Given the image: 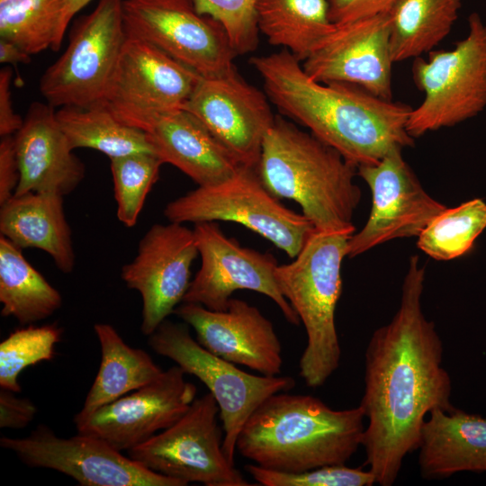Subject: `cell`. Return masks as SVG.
I'll return each instance as SVG.
<instances>
[{"label":"cell","mask_w":486,"mask_h":486,"mask_svg":"<svg viewBox=\"0 0 486 486\" xmlns=\"http://www.w3.org/2000/svg\"><path fill=\"white\" fill-rule=\"evenodd\" d=\"M425 275L418 256H410L398 310L373 332L364 353L362 446L381 486L392 485L405 457L418 450L428 415L454 407L443 343L422 310Z\"/></svg>","instance_id":"obj_1"},{"label":"cell","mask_w":486,"mask_h":486,"mask_svg":"<svg viewBox=\"0 0 486 486\" xmlns=\"http://www.w3.org/2000/svg\"><path fill=\"white\" fill-rule=\"evenodd\" d=\"M250 64L282 115L309 130L356 167L414 146L407 130L412 107L351 84L312 79L287 50L254 56Z\"/></svg>","instance_id":"obj_2"},{"label":"cell","mask_w":486,"mask_h":486,"mask_svg":"<svg viewBox=\"0 0 486 486\" xmlns=\"http://www.w3.org/2000/svg\"><path fill=\"white\" fill-rule=\"evenodd\" d=\"M364 414L334 410L311 395L275 393L239 432L238 453L274 471L300 472L346 463L362 446Z\"/></svg>","instance_id":"obj_3"},{"label":"cell","mask_w":486,"mask_h":486,"mask_svg":"<svg viewBox=\"0 0 486 486\" xmlns=\"http://www.w3.org/2000/svg\"><path fill=\"white\" fill-rule=\"evenodd\" d=\"M256 171L278 199L297 202L320 231H356L362 193L357 167L338 150L282 116L265 135Z\"/></svg>","instance_id":"obj_4"},{"label":"cell","mask_w":486,"mask_h":486,"mask_svg":"<svg viewBox=\"0 0 486 486\" xmlns=\"http://www.w3.org/2000/svg\"><path fill=\"white\" fill-rule=\"evenodd\" d=\"M354 233L314 230L293 260L275 270L279 289L306 331L299 374L310 388L323 385L339 366L335 311L342 290L341 265Z\"/></svg>","instance_id":"obj_5"},{"label":"cell","mask_w":486,"mask_h":486,"mask_svg":"<svg viewBox=\"0 0 486 486\" xmlns=\"http://www.w3.org/2000/svg\"><path fill=\"white\" fill-rule=\"evenodd\" d=\"M412 78L423 93L407 122L412 138L454 127L486 108V24L478 13L468 17V33L450 50H432L413 59Z\"/></svg>","instance_id":"obj_6"},{"label":"cell","mask_w":486,"mask_h":486,"mask_svg":"<svg viewBox=\"0 0 486 486\" xmlns=\"http://www.w3.org/2000/svg\"><path fill=\"white\" fill-rule=\"evenodd\" d=\"M170 222H237L294 258L315 230L303 215L286 208L264 185L256 168L240 166L228 178L198 186L166 204Z\"/></svg>","instance_id":"obj_7"},{"label":"cell","mask_w":486,"mask_h":486,"mask_svg":"<svg viewBox=\"0 0 486 486\" xmlns=\"http://www.w3.org/2000/svg\"><path fill=\"white\" fill-rule=\"evenodd\" d=\"M123 0H99L74 23L69 43L42 74L39 89L55 107L104 105L127 40Z\"/></svg>","instance_id":"obj_8"},{"label":"cell","mask_w":486,"mask_h":486,"mask_svg":"<svg viewBox=\"0 0 486 486\" xmlns=\"http://www.w3.org/2000/svg\"><path fill=\"white\" fill-rule=\"evenodd\" d=\"M148 343L155 353L171 359L209 389L220 410L223 452L232 464L238 436L253 412L270 396L295 386L291 376L251 374L215 356L192 338L184 322L165 320L148 336Z\"/></svg>","instance_id":"obj_9"},{"label":"cell","mask_w":486,"mask_h":486,"mask_svg":"<svg viewBox=\"0 0 486 486\" xmlns=\"http://www.w3.org/2000/svg\"><path fill=\"white\" fill-rule=\"evenodd\" d=\"M219 412L214 397L207 392L172 426L127 451L128 456L184 486H250L223 452Z\"/></svg>","instance_id":"obj_10"},{"label":"cell","mask_w":486,"mask_h":486,"mask_svg":"<svg viewBox=\"0 0 486 486\" xmlns=\"http://www.w3.org/2000/svg\"><path fill=\"white\" fill-rule=\"evenodd\" d=\"M128 38L158 48L203 77L224 74L238 56L222 25L194 0H123Z\"/></svg>","instance_id":"obj_11"},{"label":"cell","mask_w":486,"mask_h":486,"mask_svg":"<svg viewBox=\"0 0 486 486\" xmlns=\"http://www.w3.org/2000/svg\"><path fill=\"white\" fill-rule=\"evenodd\" d=\"M202 77L152 44L127 37L104 105L143 130L153 117L183 109Z\"/></svg>","instance_id":"obj_12"},{"label":"cell","mask_w":486,"mask_h":486,"mask_svg":"<svg viewBox=\"0 0 486 486\" xmlns=\"http://www.w3.org/2000/svg\"><path fill=\"white\" fill-rule=\"evenodd\" d=\"M194 232L202 263L183 302L225 310L234 292L250 290L270 298L290 324H300L299 316L279 289L278 263L272 254L240 246L217 222L196 223Z\"/></svg>","instance_id":"obj_13"},{"label":"cell","mask_w":486,"mask_h":486,"mask_svg":"<svg viewBox=\"0 0 486 486\" xmlns=\"http://www.w3.org/2000/svg\"><path fill=\"white\" fill-rule=\"evenodd\" d=\"M0 446L26 465L64 473L82 486H184L147 469L105 441L77 433L59 437L40 425L28 436H2Z\"/></svg>","instance_id":"obj_14"},{"label":"cell","mask_w":486,"mask_h":486,"mask_svg":"<svg viewBox=\"0 0 486 486\" xmlns=\"http://www.w3.org/2000/svg\"><path fill=\"white\" fill-rule=\"evenodd\" d=\"M372 195L364 226L348 240L346 256L353 258L397 238L418 237L447 206L423 188L402 151H394L375 164L357 167Z\"/></svg>","instance_id":"obj_15"},{"label":"cell","mask_w":486,"mask_h":486,"mask_svg":"<svg viewBox=\"0 0 486 486\" xmlns=\"http://www.w3.org/2000/svg\"><path fill=\"white\" fill-rule=\"evenodd\" d=\"M199 255L194 230L182 223L154 224L139 242L121 277L142 300L140 330L151 335L183 302L191 266Z\"/></svg>","instance_id":"obj_16"},{"label":"cell","mask_w":486,"mask_h":486,"mask_svg":"<svg viewBox=\"0 0 486 486\" xmlns=\"http://www.w3.org/2000/svg\"><path fill=\"white\" fill-rule=\"evenodd\" d=\"M175 365L152 382L89 415L75 416L77 433L100 438L122 452L176 423L196 399V386Z\"/></svg>","instance_id":"obj_17"},{"label":"cell","mask_w":486,"mask_h":486,"mask_svg":"<svg viewBox=\"0 0 486 486\" xmlns=\"http://www.w3.org/2000/svg\"><path fill=\"white\" fill-rule=\"evenodd\" d=\"M265 92L233 68L202 77L183 109L194 115L242 166L256 168L266 133L274 122Z\"/></svg>","instance_id":"obj_18"},{"label":"cell","mask_w":486,"mask_h":486,"mask_svg":"<svg viewBox=\"0 0 486 486\" xmlns=\"http://www.w3.org/2000/svg\"><path fill=\"white\" fill-rule=\"evenodd\" d=\"M393 63L388 13L336 24L302 65L316 81L351 84L392 100Z\"/></svg>","instance_id":"obj_19"},{"label":"cell","mask_w":486,"mask_h":486,"mask_svg":"<svg viewBox=\"0 0 486 486\" xmlns=\"http://www.w3.org/2000/svg\"><path fill=\"white\" fill-rule=\"evenodd\" d=\"M174 313L194 328L197 342L215 356L263 375L282 373L281 342L273 323L256 307L231 298L225 310L183 302Z\"/></svg>","instance_id":"obj_20"},{"label":"cell","mask_w":486,"mask_h":486,"mask_svg":"<svg viewBox=\"0 0 486 486\" xmlns=\"http://www.w3.org/2000/svg\"><path fill=\"white\" fill-rule=\"evenodd\" d=\"M14 137L20 170L14 194L37 192L65 196L84 180L85 165L73 153L50 104L32 103Z\"/></svg>","instance_id":"obj_21"},{"label":"cell","mask_w":486,"mask_h":486,"mask_svg":"<svg viewBox=\"0 0 486 486\" xmlns=\"http://www.w3.org/2000/svg\"><path fill=\"white\" fill-rule=\"evenodd\" d=\"M154 153L198 186L220 182L242 166L191 112L176 109L153 117L143 128Z\"/></svg>","instance_id":"obj_22"},{"label":"cell","mask_w":486,"mask_h":486,"mask_svg":"<svg viewBox=\"0 0 486 486\" xmlns=\"http://www.w3.org/2000/svg\"><path fill=\"white\" fill-rule=\"evenodd\" d=\"M418 450L425 479L486 472V417L455 407L435 409L424 421Z\"/></svg>","instance_id":"obj_23"},{"label":"cell","mask_w":486,"mask_h":486,"mask_svg":"<svg viewBox=\"0 0 486 486\" xmlns=\"http://www.w3.org/2000/svg\"><path fill=\"white\" fill-rule=\"evenodd\" d=\"M63 197L37 192L14 194L0 205V233L22 249L46 252L59 271L69 274L76 256Z\"/></svg>","instance_id":"obj_24"},{"label":"cell","mask_w":486,"mask_h":486,"mask_svg":"<svg viewBox=\"0 0 486 486\" xmlns=\"http://www.w3.org/2000/svg\"><path fill=\"white\" fill-rule=\"evenodd\" d=\"M101 346V364L76 416L84 417L158 379L164 370L145 350L127 345L108 323L94 326Z\"/></svg>","instance_id":"obj_25"},{"label":"cell","mask_w":486,"mask_h":486,"mask_svg":"<svg viewBox=\"0 0 486 486\" xmlns=\"http://www.w3.org/2000/svg\"><path fill=\"white\" fill-rule=\"evenodd\" d=\"M259 32L303 62L333 32L328 0H257Z\"/></svg>","instance_id":"obj_26"},{"label":"cell","mask_w":486,"mask_h":486,"mask_svg":"<svg viewBox=\"0 0 486 486\" xmlns=\"http://www.w3.org/2000/svg\"><path fill=\"white\" fill-rule=\"evenodd\" d=\"M1 315L26 325L45 320L62 305L60 292L24 257L22 248L0 237Z\"/></svg>","instance_id":"obj_27"},{"label":"cell","mask_w":486,"mask_h":486,"mask_svg":"<svg viewBox=\"0 0 486 486\" xmlns=\"http://www.w3.org/2000/svg\"><path fill=\"white\" fill-rule=\"evenodd\" d=\"M462 0H399L389 12L394 63L422 57L451 32Z\"/></svg>","instance_id":"obj_28"},{"label":"cell","mask_w":486,"mask_h":486,"mask_svg":"<svg viewBox=\"0 0 486 486\" xmlns=\"http://www.w3.org/2000/svg\"><path fill=\"white\" fill-rule=\"evenodd\" d=\"M56 116L73 150L92 148L109 158L154 153L144 130L122 122L104 104L90 108L64 106L56 112Z\"/></svg>","instance_id":"obj_29"},{"label":"cell","mask_w":486,"mask_h":486,"mask_svg":"<svg viewBox=\"0 0 486 486\" xmlns=\"http://www.w3.org/2000/svg\"><path fill=\"white\" fill-rule=\"evenodd\" d=\"M66 0H0V38L30 55L59 50Z\"/></svg>","instance_id":"obj_30"},{"label":"cell","mask_w":486,"mask_h":486,"mask_svg":"<svg viewBox=\"0 0 486 486\" xmlns=\"http://www.w3.org/2000/svg\"><path fill=\"white\" fill-rule=\"evenodd\" d=\"M486 229V202L473 198L436 216L418 237V248L433 259L448 261L473 248Z\"/></svg>","instance_id":"obj_31"},{"label":"cell","mask_w":486,"mask_h":486,"mask_svg":"<svg viewBox=\"0 0 486 486\" xmlns=\"http://www.w3.org/2000/svg\"><path fill=\"white\" fill-rule=\"evenodd\" d=\"M163 164L154 153H134L110 158L116 215L125 227L136 225Z\"/></svg>","instance_id":"obj_32"},{"label":"cell","mask_w":486,"mask_h":486,"mask_svg":"<svg viewBox=\"0 0 486 486\" xmlns=\"http://www.w3.org/2000/svg\"><path fill=\"white\" fill-rule=\"evenodd\" d=\"M62 332L56 324L29 325L11 332L0 343V387L21 392L18 378L22 371L51 360Z\"/></svg>","instance_id":"obj_33"},{"label":"cell","mask_w":486,"mask_h":486,"mask_svg":"<svg viewBox=\"0 0 486 486\" xmlns=\"http://www.w3.org/2000/svg\"><path fill=\"white\" fill-rule=\"evenodd\" d=\"M245 470L264 486H372L375 477L368 469L352 468L346 464L326 465L300 472L266 469L247 464Z\"/></svg>","instance_id":"obj_34"},{"label":"cell","mask_w":486,"mask_h":486,"mask_svg":"<svg viewBox=\"0 0 486 486\" xmlns=\"http://www.w3.org/2000/svg\"><path fill=\"white\" fill-rule=\"evenodd\" d=\"M196 10L219 22L238 55L254 51L258 44L257 0H194Z\"/></svg>","instance_id":"obj_35"},{"label":"cell","mask_w":486,"mask_h":486,"mask_svg":"<svg viewBox=\"0 0 486 486\" xmlns=\"http://www.w3.org/2000/svg\"><path fill=\"white\" fill-rule=\"evenodd\" d=\"M399 0H328L329 18L335 24L388 14Z\"/></svg>","instance_id":"obj_36"},{"label":"cell","mask_w":486,"mask_h":486,"mask_svg":"<svg viewBox=\"0 0 486 486\" xmlns=\"http://www.w3.org/2000/svg\"><path fill=\"white\" fill-rule=\"evenodd\" d=\"M16 392L0 389V428H23L37 413L35 404L28 398L19 397Z\"/></svg>","instance_id":"obj_37"},{"label":"cell","mask_w":486,"mask_h":486,"mask_svg":"<svg viewBox=\"0 0 486 486\" xmlns=\"http://www.w3.org/2000/svg\"><path fill=\"white\" fill-rule=\"evenodd\" d=\"M20 181L14 137H1L0 140V205L11 199Z\"/></svg>","instance_id":"obj_38"},{"label":"cell","mask_w":486,"mask_h":486,"mask_svg":"<svg viewBox=\"0 0 486 486\" xmlns=\"http://www.w3.org/2000/svg\"><path fill=\"white\" fill-rule=\"evenodd\" d=\"M13 70L9 67L0 70V136H13L22 126L23 119L15 112L12 101Z\"/></svg>","instance_id":"obj_39"},{"label":"cell","mask_w":486,"mask_h":486,"mask_svg":"<svg viewBox=\"0 0 486 486\" xmlns=\"http://www.w3.org/2000/svg\"><path fill=\"white\" fill-rule=\"evenodd\" d=\"M31 56L14 42L0 38V62L16 66L31 62Z\"/></svg>","instance_id":"obj_40"},{"label":"cell","mask_w":486,"mask_h":486,"mask_svg":"<svg viewBox=\"0 0 486 486\" xmlns=\"http://www.w3.org/2000/svg\"><path fill=\"white\" fill-rule=\"evenodd\" d=\"M92 0H66L65 10L61 22V32L65 35L67 28L74 15Z\"/></svg>","instance_id":"obj_41"}]
</instances>
